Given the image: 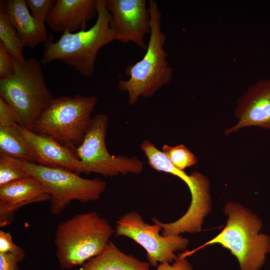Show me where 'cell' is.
Returning <instances> with one entry per match:
<instances>
[{"label":"cell","instance_id":"484cf974","mask_svg":"<svg viewBox=\"0 0 270 270\" xmlns=\"http://www.w3.org/2000/svg\"><path fill=\"white\" fill-rule=\"evenodd\" d=\"M17 124H18L12 110L0 98V126H14Z\"/></svg>","mask_w":270,"mask_h":270},{"label":"cell","instance_id":"3957f363","mask_svg":"<svg viewBox=\"0 0 270 270\" xmlns=\"http://www.w3.org/2000/svg\"><path fill=\"white\" fill-rule=\"evenodd\" d=\"M12 62L13 74L0 78V96L12 110L18 125L32 131L54 98L36 58L20 60L12 56Z\"/></svg>","mask_w":270,"mask_h":270},{"label":"cell","instance_id":"2e32d148","mask_svg":"<svg viewBox=\"0 0 270 270\" xmlns=\"http://www.w3.org/2000/svg\"><path fill=\"white\" fill-rule=\"evenodd\" d=\"M0 8L24 40L26 46L34 48L47 40L45 24L34 18L28 9L26 0H1Z\"/></svg>","mask_w":270,"mask_h":270},{"label":"cell","instance_id":"4fadbf2b","mask_svg":"<svg viewBox=\"0 0 270 270\" xmlns=\"http://www.w3.org/2000/svg\"><path fill=\"white\" fill-rule=\"evenodd\" d=\"M18 128L34 154L36 164L68 170L78 174H90L74 150L51 138L36 134L20 126Z\"/></svg>","mask_w":270,"mask_h":270},{"label":"cell","instance_id":"6da1fadb","mask_svg":"<svg viewBox=\"0 0 270 270\" xmlns=\"http://www.w3.org/2000/svg\"><path fill=\"white\" fill-rule=\"evenodd\" d=\"M97 10L96 21L90 29L73 33L66 32L56 41L49 36L44 44L40 62L44 64L60 60L82 76H91L100 50L116 38L106 0H97Z\"/></svg>","mask_w":270,"mask_h":270},{"label":"cell","instance_id":"7c38bea8","mask_svg":"<svg viewBox=\"0 0 270 270\" xmlns=\"http://www.w3.org/2000/svg\"><path fill=\"white\" fill-rule=\"evenodd\" d=\"M234 114L237 124L224 130L226 136L245 127L270 130V79L261 78L249 86L238 98Z\"/></svg>","mask_w":270,"mask_h":270},{"label":"cell","instance_id":"ffe728a7","mask_svg":"<svg viewBox=\"0 0 270 270\" xmlns=\"http://www.w3.org/2000/svg\"><path fill=\"white\" fill-rule=\"evenodd\" d=\"M30 176L24 168L22 160L0 153V186Z\"/></svg>","mask_w":270,"mask_h":270},{"label":"cell","instance_id":"603a6c76","mask_svg":"<svg viewBox=\"0 0 270 270\" xmlns=\"http://www.w3.org/2000/svg\"><path fill=\"white\" fill-rule=\"evenodd\" d=\"M14 72L12 56L0 42V78H6Z\"/></svg>","mask_w":270,"mask_h":270},{"label":"cell","instance_id":"44dd1931","mask_svg":"<svg viewBox=\"0 0 270 270\" xmlns=\"http://www.w3.org/2000/svg\"><path fill=\"white\" fill-rule=\"evenodd\" d=\"M162 152L172 164L180 170L184 171L186 168L197 163L196 156L183 144L174 146L164 144Z\"/></svg>","mask_w":270,"mask_h":270},{"label":"cell","instance_id":"e0dca14e","mask_svg":"<svg viewBox=\"0 0 270 270\" xmlns=\"http://www.w3.org/2000/svg\"><path fill=\"white\" fill-rule=\"evenodd\" d=\"M148 262L126 254L110 241L103 250L88 260L79 270H150Z\"/></svg>","mask_w":270,"mask_h":270},{"label":"cell","instance_id":"ba28073f","mask_svg":"<svg viewBox=\"0 0 270 270\" xmlns=\"http://www.w3.org/2000/svg\"><path fill=\"white\" fill-rule=\"evenodd\" d=\"M30 176L38 180L50 195V211L60 214L73 200L86 203L98 200L105 192L106 182L99 178L86 179L75 172L22 161Z\"/></svg>","mask_w":270,"mask_h":270},{"label":"cell","instance_id":"7a4b0ae2","mask_svg":"<svg viewBox=\"0 0 270 270\" xmlns=\"http://www.w3.org/2000/svg\"><path fill=\"white\" fill-rule=\"evenodd\" d=\"M150 16V32L143 58L126 66V80H118L117 88L127 93L128 103L135 104L140 98L153 96L168 84L172 76V69L167 60L164 46L166 36L162 30V14L156 2H148Z\"/></svg>","mask_w":270,"mask_h":270},{"label":"cell","instance_id":"9c48e42d","mask_svg":"<svg viewBox=\"0 0 270 270\" xmlns=\"http://www.w3.org/2000/svg\"><path fill=\"white\" fill-rule=\"evenodd\" d=\"M108 126L106 114H98L92 118L82 144L76 150L78 158L90 174L112 177L141 173L144 164L136 156H114L108 152L105 140Z\"/></svg>","mask_w":270,"mask_h":270},{"label":"cell","instance_id":"5bb4252c","mask_svg":"<svg viewBox=\"0 0 270 270\" xmlns=\"http://www.w3.org/2000/svg\"><path fill=\"white\" fill-rule=\"evenodd\" d=\"M50 196L34 177L18 180L0 186V226L11 224L16 212L32 203L50 200Z\"/></svg>","mask_w":270,"mask_h":270},{"label":"cell","instance_id":"277c9868","mask_svg":"<svg viewBox=\"0 0 270 270\" xmlns=\"http://www.w3.org/2000/svg\"><path fill=\"white\" fill-rule=\"evenodd\" d=\"M115 230L96 212L78 214L60 222L54 238L60 266L70 269L82 266L100 254Z\"/></svg>","mask_w":270,"mask_h":270},{"label":"cell","instance_id":"8992f818","mask_svg":"<svg viewBox=\"0 0 270 270\" xmlns=\"http://www.w3.org/2000/svg\"><path fill=\"white\" fill-rule=\"evenodd\" d=\"M97 102L94 96L54 98L34 123L32 132L51 138L76 152L92 122Z\"/></svg>","mask_w":270,"mask_h":270},{"label":"cell","instance_id":"ac0fdd59","mask_svg":"<svg viewBox=\"0 0 270 270\" xmlns=\"http://www.w3.org/2000/svg\"><path fill=\"white\" fill-rule=\"evenodd\" d=\"M18 126H0V153L36 163L35 155L20 134Z\"/></svg>","mask_w":270,"mask_h":270},{"label":"cell","instance_id":"d6986e66","mask_svg":"<svg viewBox=\"0 0 270 270\" xmlns=\"http://www.w3.org/2000/svg\"><path fill=\"white\" fill-rule=\"evenodd\" d=\"M0 42L14 58L24 60L23 50L26 45L16 28L0 8Z\"/></svg>","mask_w":270,"mask_h":270},{"label":"cell","instance_id":"5b68a950","mask_svg":"<svg viewBox=\"0 0 270 270\" xmlns=\"http://www.w3.org/2000/svg\"><path fill=\"white\" fill-rule=\"evenodd\" d=\"M224 210L228 216L226 226L203 246L220 244L236 256L240 270H260L270 252L269 236L259 233L261 220L240 204L228 202Z\"/></svg>","mask_w":270,"mask_h":270},{"label":"cell","instance_id":"cb8c5ba5","mask_svg":"<svg viewBox=\"0 0 270 270\" xmlns=\"http://www.w3.org/2000/svg\"><path fill=\"white\" fill-rule=\"evenodd\" d=\"M0 253H12L25 256L24 250L14 243L9 232L0 230Z\"/></svg>","mask_w":270,"mask_h":270},{"label":"cell","instance_id":"8fae6325","mask_svg":"<svg viewBox=\"0 0 270 270\" xmlns=\"http://www.w3.org/2000/svg\"><path fill=\"white\" fill-rule=\"evenodd\" d=\"M116 40L132 42L146 50L145 36L150 32V16L146 0H106Z\"/></svg>","mask_w":270,"mask_h":270},{"label":"cell","instance_id":"30bf717a","mask_svg":"<svg viewBox=\"0 0 270 270\" xmlns=\"http://www.w3.org/2000/svg\"><path fill=\"white\" fill-rule=\"evenodd\" d=\"M162 228L146 223L136 212H126L116 222L115 236L128 238L142 246L146 252L149 264L158 266L161 263H172L178 258L174 252L185 250L188 238L180 235L164 236L160 234Z\"/></svg>","mask_w":270,"mask_h":270},{"label":"cell","instance_id":"4316f807","mask_svg":"<svg viewBox=\"0 0 270 270\" xmlns=\"http://www.w3.org/2000/svg\"><path fill=\"white\" fill-rule=\"evenodd\" d=\"M156 270H194L192 264L184 256H178L172 264H160Z\"/></svg>","mask_w":270,"mask_h":270},{"label":"cell","instance_id":"7402d4cb","mask_svg":"<svg viewBox=\"0 0 270 270\" xmlns=\"http://www.w3.org/2000/svg\"><path fill=\"white\" fill-rule=\"evenodd\" d=\"M31 14L39 22L45 24L46 18L56 2L53 0H26Z\"/></svg>","mask_w":270,"mask_h":270},{"label":"cell","instance_id":"d4e9b609","mask_svg":"<svg viewBox=\"0 0 270 270\" xmlns=\"http://www.w3.org/2000/svg\"><path fill=\"white\" fill-rule=\"evenodd\" d=\"M24 256L12 253H0V270H18V264Z\"/></svg>","mask_w":270,"mask_h":270},{"label":"cell","instance_id":"9a60e30c","mask_svg":"<svg viewBox=\"0 0 270 270\" xmlns=\"http://www.w3.org/2000/svg\"><path fill=\"white\" fill-rule=\"evenodd\" d=\"M97 12V0H58L45 23L54 32H76L87 30L88 22Z\"/></svg>","mask_w":270,"mask_h":270},{"label":"cell","instance_id":"52a82bcc","mask_svg":"<svg viewBox=\"0 0 270 270\" xmlns=\"http://www.w3.org/2000/svg\"><path fill=\"white\" fill-rule=\"evenodd\" d=\"M140 148L148 160V165L157 172L170 174L184 182L191 194L190 204L186 212L179 219L164 223L156 218L152 222L162 229L164 236H177L182 233L200 232L205 216L210 210V182L207 178L198 172L188 174L184 171L176 168L162 151L150 142L145 140Z\"/></svg>","mask_w":270,"mask_h":270}]
</instances>
